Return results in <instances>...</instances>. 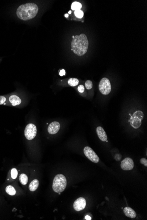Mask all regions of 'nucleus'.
Segmentation results:
<instances>
[{
  "instance_id": "1",
  "label": "nucleus",
  "mask_w": 147,
  "mask_h": 220,
  "mask_svg": "<svg viewBox=\"0 0 147 220\" xmlns=\"http://www.w3.org/2000/svg\"><path fill=\"white\" fill-rule=\"evenodd\" d=\"M38 12V8L35 4L27 3L21 5L18 8L16 15L18 17L24 21L30 20L35 17Z\"/></svg>"
},
{
  "instance_id": "2",
  "label": "nucleus",
  "mask_w": 147,
  "mask_h": 220,
  "mask_svg": "<svg viewBox=\"0 0 147 220\" xmlns=\"http://www.w3.org/2000/svg\"><path fill=\"white\" fill-rule=\"evenodd\" d=\"M89 41L85 34L75 36L71 42V50L78 56L84 55L87 51Z\"/></svg>"
},
{
  "instance_id": "3",
  "label": "nucleus",
  "mask_w": 147,
  "mask_h": 220,
  "mask_svg": "<svg viewBox=\"0 0 147 220\" xmlns=\"http://www.w3.org/2000/svg\"><path fill=\"white\" fill-rule=\"evenodd\" d=\"M67 180L65 177L62 174H57L54 178L52 189L56 193H62L66 188Z\"/></svg>"
},
{
  "instance_id": "4",
  "label": "nucleus",
  "mask_w": 147,
  "mask_h": 220,
  "mask_svg": "<svg viewBox=\"0 0 147 220\" xmlns=\"http://www.w3.org/2000/svg\"><path fill=\"white\" fill-rule=\"evenodd\" d=\"M144 118V113L142 111L138 110L133 113L131 118V125L135 129H137L142 125V121Z\"/></svg>"
},
{
  "instance_id": "5",
  "label": "nucleus",
  "mask_w": 147,
  "mask_h": 220,
  "mask_svg": "<svg viewBox=\"0 0 147 220\" xmlns=\"http://www.w3.org/2000/svg\"><path fill=\"white\" fill-rule=\"evenodd\" d=\"M99 89L100 92L104 95H108L111 92V87L109 79L103 78L100 82Z\"/></svg>"
},
{
  "instance_id": "6",
  "label": "nucleus",
  "mask_w": 147,
  "mask_h": 220,
  "mask_svg": "<svg viewBox=\"0 0 147 220\" xmlns=\"http://www.w3.org/2000/svg\"><path fill=\"white\" fill-rule=\"evenodd\" d=\"M24 135L27 139L29 140L33 139L37 135L36 126L33 124L27 125L24 130Z\"/></svg>"
},
{
  "instance_id": "7",
  "label": "nucleus",
  "mask_w": 147,
  "mask_h": 220,
  "mask_svg": "<svg viewBox=\"0 0 147 220\" xmlns=\"http://www.w3.org/2000/svg\"><path fill=\"white\" fill-rule=\"evenodd\" d=\"M83 151L85 156L90 161L94 163H98L100 161L99 158L92 148L89 146H86L84 149Z\"/></svg>"
},
{
  "instance_id": "8",
  "label": "nucleus",
  "mask_w": 147,
  "mask_h": 220,
  "mask_svg": "<svg viewBox=\"0 0 147 220\" xmlns=\"http://www.w3.org/2000/svg\"><path fill=\"white\" fill-rule=\"evenodd\" d=\"M121 167L123 170L130 171L134 167V162L131 158L127 157L124 159L121 163Z\"/></svg>"
},
{
  "instance_id": "9",
  "label": "nucleus",
  "mask_w": 147,
  "mask_h": 220,
  "mask_svg": "<svg viewBox=\"0 0 147 220\" xmlns=\"http://www.w3.org/2000/svg\"><path fill=\"white\" fill-rule=\"evenodd\" d=\"M86 200L83 197L77 199L74 203V208L77 211H80L85 209L86 206Z\"/></svg>"
},
{
  "instance_id": "10",
  "label": "nucleus",
  "mask_w": 147,
  "mask_h": 220,
  "mask_svg": "<svg viewBox=\"0 0 147 220\" xmlns=\"http://www.w3.org/2000/svg\"><path fill=\"white\" fill-rule=\"evenodd\" d=\"M60 123L57 121H54L49 125L48 131L50 134L54 135L56 134L60 130Z\"/></svg>"
},
{
  "instance_id": "11",
  "label": "nucleus",
  "mask_w": 147,
  "mask_h": 220,
  "mask_svg": "<svg viewBox=\"0 0 147 220\" xmlns=\"http://www.w3.org/2000/svg\"><path fill=\"white\" fill-rule=\"evenodd\" d=\"M96 131L97 135L100 140L103 141H106L107 140L108 137L107 135L102 127H98L97 128Z\"/></svg>"
},
{
  "instance_id": "12",
  "label": "nucleus",
  "mask_w": 147,
  "mask_h": 220,
  "mask_svg": "<svg viewBox=\"0 0 147 220\" xmlns=\"http://www.w3.org/2000/svg\"><path fill=\"white\" fill-rule=\"evenodd\" d=\"M123 212L126 215V216L130 218H134L137 216L136 212L133 209L130 207H126L123 210Z\"/></svg>"
},
{
  "instance_id": "13",
  "label": "nucleus",
  "mask_w": 147,
  "mask_h": 220,
  "mask_svg": "<svg viewBox=\"0 0 147 220\" xmlns=\"http://www.w3.org/2000/svg\"><path fill=\"white\" fill-rule=\"evenodd\" d=\"M9 101L12 106H18L21 103V100L17 96L12 95L9 97Z\"/></svg>"
},
{
  "instance_id": "14",
  "label": "nucleus",
  "mask_w": 147,
  "mask_h": 220,
  "mask_svg": "<svg viewBox=\"0 0 147 220\" xmlns=\"http://www.w3.org/2000/svg\"><path fill=\"white\" fill-rule=\"evenodd\" d=\"M39 184V182L38 180L37 179H34L30 182L29 186V189L30 191L34 192L37 190Z\"/></svg>"
},
{
  "instance_id": "15",
  "label": "nucleus",
  "mask_w": 147,
  "mask_h": 220,
  "mask_svg": "<svg viewBox=\"0 0 147 220\" xmlns=\"http://www.w3.org/2000/svg\"><path fill=\"white\" fill-rule=\"evenodd\" d=\"M19 179L20 183L23 185H26L27 183L28 177L25 174H20Z\"/></svg>"
},
{
  "instance_id": "16",
  "label": "nucleus",
  "mask_w": 147,
  "mask_h": 220,
  "mask_svg": "<svg viewBox=\"0 0 147 220\" xmlns=\"http://www.w3.org/2000/svg\"><path fill=\"white\" fill-rule=\"evenodd\" d=\"M6 192L8 194L11 195H14L16 194V191L15 190V188L12 186V185H8L6 188Z\"/></svg>"
},
{
  "instance_id": "17",
  "label": "nucleus",
  "mask_w": 147,
  "mask_h": 220,
  "mask_svg": "<svg viewBox=\"0 0 147 220\" xmlns=\"http://www.w3.org/2000/svg\"><path fill=\"white\" fill-rule=\"evenodd\" d=\"M79 81L77 78H71L68 81V83L71 86L75 87L78 85Z\"/></svg>"
},
{
  "instance_id": "18",
  "label": "nucleus",
  "mask_w": 147,
  "mask_h": 220,
  "mask_svg": "<svg viewBox=\"0 0 147 220\" xmlns=\"http://www.w3.org/2000/svg\"><path fill=\"white\" fill-rule=\"evenodd\" d=\"M71 7V9H72L73 10H74H74L76 11V10H80V9H81V8H82V5H81V3H79V2L76 1V2H73V3L72 4Z\"/></svg>"
},
{
  "instance_id": "19",
  "label": "nucleus",
  "mask_w": 147,
  "mask_h": 220,
  "mask_svg": "<svg viewBox=\"0 0 147 220\" xmlns=\"http://www.w3.org/2000/svg\"><path fill=\"white\" fill-rule=\"evenodd\" d=\"M75 16H76L78 18H82L83 17L84 12L82 10L80 9V10H76V11H75Z\"/></svg>"
},
{
  "instance_id": "20",
  "label": "nucleus",
  "mask_w": 147,
  "mask_h": 220,
  "mask_svg": "<svg viewBox=\"0 0 147 220\" xmlns=\"http://www.w3.org/2000/svg\"><path fill=\"white\" fill-rule=\"evenodd\" d=\"M11 174L12 178V179H16L17 177V170L16 168H13V169H12Z\"/></svg>"
},
{
  "instance_id": "21",
  "label": "nucleus",
  "mask_w": 147,
  "mask_h": 220,
  "mask_svg": "<svg viewBox=\"0 0 147 220\" xmlns=\"http://www.w3.org/2000/svg\"><path fill=\"white\" fill-rule=\"evenodd\" d=\"M85 86L88 90H90L93 87V83L91 81L88 80L85 83Z\"/></svg>"
},
{
  "instance_id": "22",
  "label": "nucleus",
  "mask_w": 147,
  "mask_h": 220,
  "mask_svg": "<svg viewBox=\"0 0 147 220\" xmlns=\"http://www.w3.org/2000/svg\"><path fill=\"white\" fill-rule=\"evenodd\" d=\"M140 162L145 167H147V160L145 158H142L140 160Z\"/></svg>"
},
{
  "instance_id": "23",
  "label": "nucleus",
  "mask_w": 147,
  "mask_h": 220,
  "mask_svg": "<svg viewBox=\"0 0 147 220\" xmlns=\"http://www.w3.org/2000/svg\"><path fill=\"white\" fill-rule=\"evenodd\" d=\"M78 92L80 93H83L84 92L85 90V88L82 85H80L78 86Z\"/></svg>"
},
{
  "instance_id": "24",
  "label": "nucleus",
  "mask_w": 147,
  "mask_h": 220,
  "mask_svg": "<svg viewBox=\"0 0 147 220\" xmlns=\"http://www.w3.org/2000/svg\"><path fill=\"white\" fill-rule=\"evenodd\" d=\"M6 101V98L2 96H0V105L3 104Z\"/></svg>"
},
{
  "instance_id": "25",
  "label": "nucleus",
  "mask_w": 147,
  "mask_h": 220,
  "mask_svg": "<svg viewBox=\"0 0 147 220\" xmlns=\"http://www.w3.org/2000/svg\"><path fill=\"white\" fill-rule=\"evenodd\" d=\"M66 72L65 70H62L60 71V76H63L65 75Z\"/></svg>"
},
{
  "instance_id": "26",
  "label": "nucleus",
  "mask_w": 147,
  "mask_h": 220,
  "mask_svg": "<svg viewBox=\"0 0 147 220\" xmlns=\"http://www.w3.org/2000/svg\"><path fill=\"white\" fill-rule=\"evenodd\" d=\"M85 219H86V220H91V217H90L89 216L87 215L86 216V217H85Z\"/></svg>"
},
{
  "instance_id": "27",
  "label": "nucleus",
  "mask_w": 147,
  "mask_h": 220,
  "mask_svg": "<svg viewBox=\"0 0 147 220\" xmlns=\"http://www.w3.org/2000/svg\"><path fill=\"white\" fill-rule=\"evenodd\" d=\"M65 16L66 17H68V14H65Z\"/></svg>"
},
{
  "instance_id": "28",
  "label": "nucleus",
  "mask_w": 147,
  "mask_h": 220,
  "mask_svg": "<svg viewBox=\"0 0 147 220\" xmlns=\"http://www.w3.org/2000/svg\"><path fill=\"white\" fill-rule=\"evenodd\" d=\"M71 11H70L69 12V14H71Z\"/></svg>"
}]
</instances>
